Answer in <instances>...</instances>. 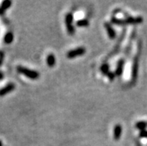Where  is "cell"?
I'll list each match as a JSON object with an SVG mask.
<instances>
[{"instance_id":"cell-1","label":"cell","mask_w":147,"mask_h":146,"mask_svg":"<svg viewBox=\"0 0 147 146\" xmlns=\"http://www.w3.org/2000/svg\"><path fill=\"white\" fill-rule=\"evenodd\" d=\"M143 17H129L125 19H119L115 17H113L111 18L112 24H114L116 26H123L125 25H134V24H139L143 22Z\"/></svg>"},{"instance_id":"cell-2","label":"cell","mask_w":147,"mask_h":146,"mask_svg":"<svg viewBox=\"0 0 147 146\" xmlns=\"http://www.w3.org/2000/svg\"><path fill=\"white\" fill-rule=\"evenodd\" d=\"M17 72L21 75H23L26 77H27L29 79L37 80L39 78L40 74L37 71L30 69L26 68V67H22V66H18L17 67Z\"/></svg>"},{"instance_id":"cell-3","label":"cell","mask_w":147,"mask_h":146,"mask_svg":"<svg viewBox=\"0 0 147 146\" xmlns=\"http://www.w3.org/2000/svg\"><path fill=\"white\" fill-rule=\"evenodd\" d=\"M73 14L72 13H68L65 17V24L66 27H67V32L69 35H73L74 34L76 30H75V27L73 26Z\"/></svg>"},{"instance_id":"cell-4","label":"cell","mask_w":147,"mask_h":146,"mask_svg":"<svg viewBox=\"0 0 147 146\" xmlns=\"http://www.w3.org/2000/svg\"><path fill=\"white\" fill-rule=\"evenodd\" d=\"M86 52V48L83 46L78 47L74 49L69 50L67 54V57L69 59H73L75 57H79L83 54H84Z\"/></svg>"},{"instance_id":"cell-5","label":"cell","mask_w":147,"mask_h":146,"mask_svg":"<svg viewBox=\"0 0 147 146\" xmlns=\"http://www.w3.org/2000/svg\"><path fill=\"white\" fill-rule=\"evenodd\" d=\"M104 26L105 28V29H106L108 37H109L111 40L115 39L116 37H117V33H116L115 30L113 28V26H111V24L109 23V22H105Z\"/></svg>"},{"instance_id":"cell-6","label":"cell","mask_w":147,"mask_h":146,"mask_svg":"<svg viewBox=\"0 0 147 146\" xmlns=\"http://www.w3.org/2000/svg\"><path fill=\"white\" fill-rule=\"evenodd\" d=\"M15 84L13 83H9L5 87H2V89H0V96H5V95L11 93L12 91L14 90Z\"/></svg>"},{"instance_id":"cell-7","label":"cell","mask_w":147,"mask_h":146,"mask_svg":"<svg viewBox=\"0 0 147 146\" xmlns=\"http://www.w3.org/2000/svg\"><path fill=\"white\" fill-rule=\"evenodd\" d=\"M124 65H125V61L124 60L120 59L117 63V66L116 68L115 75L117 76H120L123 75V69H124Z\"/></svg>"},{"instance_id":"cell-8","label":"cell","mask_w":147,"mask_h":146,"mask_svg":"<svg viewBox=\"0 0 147 146\" xmlns=\"http://www.w3.org/2000/svg\"><path fill=\"white\" fill-rule=\"evenodd\" d=\"M122 132H123V128L120 124H117L114 127V138L115 140H119L120 139L122 135Z\"/></svg>"},{"instance_id":"cell-9","label":"cell","mask_w":147,"mask_h":146,"mask_svg":"<svg viewBox=\"0 0 147 146\" xmlns=\"http://www.w3.org/2000/svg\"><path fill=\"white\" fill-rule=\"evenodd\" d=\"M47 63L49 67H53L56 63V58L53 54H49L47 57Z\"/></svg>"},{"instance_id":"cell-10","label":"cell","mask_w":147,"mask_h":146,"mask_svg":"<svg viewBox=\"0 0 147 146\" xmlns=\"http://www.w3.org/2000/svg\"><path fill=\"white\" fill-rule=\"evenodd\" d=\"M13 34L11 32H8L5 34V37H4V42L6 44H10L13 42Z\"/></svg>"},{"instance_id":"cell-11","label":"cell","mask_w":147,"mask_h":146,"mask_svg":"<svg viewBox=\"0 0 147 146\" xmlns=\"http://www.w3.org/2000/svg\"><path fill=\"white\" fill-rule=\"evenodd\" d=\"M89 26V21L86 19H81L76 22V26L78 27H88Z\"/></svg>"},{"instance_id":"cell-12","label":"cell","mask_w":147,"mask_h":146,"mask_svg":"<svg viewBox=\"0 0 147 146\" xmlns=\"http://www.w3.org/2000/svg\"><path fill=\"white\" fill-rule=\"evenodd\" d=\"M11 4H12V2L10 1V0H5L2 2V5H1V8H2L3 11H5V10L8 9L10 7H11Z\"/></svg>"},{"instance_id":"cell-13","label":"cell","mask_w":147,"mask_h":146,"mask_svg":"<svg viewBox=\"0 0 147 146\" xmlns=\"http://www.w3.org/2000/svg\"><path fill=\"white\" fill-rule=\"evenodd\" d=\"M100 69L102 74L106 75H107L108 72H110V67H109V65L107 64V63H105V64H103L102 66L101 67Z\"/></svg>"},{"instance_id":"cell-14","label":"cell","mask_w":147,"mask_h":146,"mask_svg":"<svg viewBox=\"0 0 147 146\" xmlns=\"http://www.w3.org/2000/svg\"><path fill=\"white\" fill-rule=\"evenodd\" d=\"M136 128L138 129L143 131L147 128V122H138L136 124Z\"/></svg>"},{"instance_id":"cell-15","label":"cell","mask_w":147,"mask_h":146,"mask_svg":"<svg viewBox=\"0 0 147 146\" xmlns=\"http://www.w3.org/2000/svg\"><path fill=\"white\" fill-rule=\"evenodd\" d=\"M137 73H138V63L137 61H134V63L133 65L132 68V78L135 79L137 78Z\"/></svg>"},{"instance_id":"cell-16","label":"cell","mask_w":147,"mask_h":146,"mask_svg":"<svg viewBox=\"0 0 147 146\" xmlns=\"http://www.w3.org/2000/svg\"><path fill=\"white\" fill-rule=\"evenodd\" d=\"M107 76L108 77V78H109V80H110L111 81H114V78H115V72H109L108 73V75H107Z\"/></svg>"},{"instance_id":"cell-17","label":"cell","mask_w":147,"mask_h":146,"mask_svg":"<svg viewBox=\"0 0 147 146\" xmlns=\"http://www.w3.org/2000/svg\"><path fill=\"white\" fill-rule=\"evenodd\" d=\"M140 137H141V138H147L146 130H143V131L140 132Z\"/></svg>"},{"instance_id":"cell-18","label":"cell","mask_w":147,"mask_h":146,"mask_svg":"<svg viewBox=\"0 0 147 146\" xmlns=\"http://www.w3.org/2000/svg\"><path fill=\"white\" fill-rule=\"evenodd\" d=\"M3 78H4V75H3V73H2V72H0V80L3 79Z\"/></svg>"},{"instance_id":"cell-19","label":"cell","mask_w":147,"mask_h":146,"mask_svg":"<svg viewBox=\"0 0 147 146\" xmlns=\"http://www.w3.org/2000/svg\"><path fill=\"white\" fill-rule=\"evenodd\" d=\"M4 11H3V10H2V8L0 7V15L3 14V13H4Z\"/></svg>"},{"instance_id":"cell-20","label":"cell","mask_w":147,"mask_h":146,"mask_svg":"<svg viewBox=\"0 0 147 146\" xmlns=\"http://www.w3.org/2000/svg\"><path fill=\"white\" fill-rule=\"evenodd\" d=\"M0 146H2V142L0 140Z\"/></svg>"}]
</instances>
